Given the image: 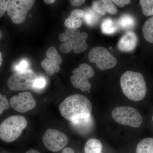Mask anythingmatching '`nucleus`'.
<instances>
[{
	"mask_svg": "<svg viewBox=\"0 0 153 153\" xmlns=\"http://www.w3.org/2000/svg\"><path fill=\"white\" fill-rule=\"evenodd\" d=\"M92 106L89 100L81 94H72L66 97L59 106L61 115L69 121L91 117Z\"/></svg>",
	"mask_w": 153,
	"mask_h": 153,
	"instance_id": "nucleus-1",
	"label": "nucleus"
},
{
	"mask_svg": "<svg viewBox=\"0 0 153 153\" xmlns=\"http://www.w3.org/2000/svg\"><path fill=\"white\" fill-rule=\"evenodd\" d=\"M120 83L124 94L130 100L139 101L145 98L147 92L146 85L141 73L126 71L121 76Z\"/></svg>",
	"mask_w": 153,
	"mask_h": 153,
	"instance_id": "nucleus-2",
	"label": "nucleus"
},
{
	"mask_svg": "<svg viewBox=\"0 0 153 153\" xmlns=\"http://www.w3.org/2000/svg\"><path fill=\"white\" fill-rule=\"evenodd\" d=\"M87 38L85 32L81 33L78 29L67 28L65 33H61L59 36V40L63 43L60 45V50L65 54L69 53L71 50L76 54L84 52L88 47Z\"/></svg>",
	"mask_w": 153,
	"mask_h": 153,
	"instance_id": "nucleus-3",
	"label": "nucleus"
},
{
	"mask_svg": "<svg viewBox=\"0 0 153 153\" xmlns=\"http://www.w3.org/2000/svg\"><path fill=\"white\" fill-rule=\"evenodd\" d=\"M27 126L26 118L20 115H13L6 118L0 125V138L6 143L16 140Z\"/></svg>",
	"mask_w": 153,
	"mask_h": 153,
	"instance_id": "nucleus-4",
	"label": "nucleus"
},
{
	"mask_svg": "<svg viewBox=\"0 0 153 153\" xmlns=\"http://www.w3.org/2000/svg\"><path fill=\"white\" fill-rule=\"evenodd\" d=\"M111 116L117 123L133 128L139 127L143 121L140 112L135 108L128 106L116 107L112 110Z\"/></svg>",
	"mask_w": 153,
	"mask_h": 153,
	"instance_id": "nucleus-5",
	"label": "nucleus"
},
{
	"mask_svg": "<svg viewBox=\"0 0 153 153\" xmlns=\"http://www.w3.org/2000/svg\"><path fill=\"white\" fill-rule=\"evenodd\" d=\"M37 78L35 72L27 69L11 75L8 79V87L13 91L31 90L34 89V83Z\"/></svg>",
	"mask_w": 153,
	"mask_h": 153,
	"instance_id": "nucleus-6",
	"label": "nucleus"
},
{
	"mask_svg": "<svg viewBox=\"0 0 153 153\" xmlns=\"http://www.w3.org/2000/svg\"><path fill=\"white\" fill-rule=\"evenodd\" d=\"M89 61L96 64L97 67L102 71L114 67L117 64L116 58L106 48L102 47H94L88 54Z\"/></svg>",
	"mask_w": 153,
	"mask_h": 153,
	"instance_id": "nucleus-7",
	"label": "nucleus"
},
{
	"mask_svg": "<svg viewBox=\"0 0 153 153\" xmlns=\"http://www.w3.org/2000/svg\"><path fill=\"white\" fill-rule=\"evenodd\" d=\"M72 72L73 75L70 80L73 87L90 93L91 85L88 79L94 75L93 68L86 63H82L78 68H74Z\"/></svg>",
	"mask_w": 153,
	"mask_h": 153,
	"instance_id": "nucleus-8",
	"label": "nucleus"
},
{
	"mask_svg": "<svg viewBox=\"0 0 153 153\" xmlns=\"http://www.w3.org/2000/svg\"><path fill=\"white\" fill-rule=\"evenodd\" d=\"M34 0H11L7 13L14 24L19 25L25 22L28 12L33 7Z\"/></svg>",
	"mask_w": 153,
	"mask_h": 153,
	"instance_id": "nucleus-9",
	"label": "nucleus"
},
{
	"mask_svg": "<svg viewBox=\"0 0 153 153\" xmlns=\"http://www.w3.org/2000/svg\"><path fill=\"white\" fill-rule=\"evenodd\" d=\"M43 143L48 150L57 152L63 149L68 142L66 134L54 128L46 130L42 137Z\"/></svg>",
	"mask_w": 153,
	"mask_h": 153,
	"instance_id": "nucleus-10",
	"label": "nucleus"
},
{
	"mask_svg": "<svg viewBox=\"0 0 153 153\" xmlns=\"http://www.w3.org/2000/svg\"><path fill=\"white\" fill-rule=\"evenodd\" d=\"M10 105L16 111L25 113L34 109L36 106V102L32 94L26 91L12 97Z\"/></svg>",
	"mask_w": 153,
	"mask_h": 153,
	"instance_id": "nucleus-11",
	"label": "nucleus"
},
{
	"mask_svg": "<svg viewBox=\"0 0 153 153\" xmlns=\"http://www.w3.org/2000/svg\"><path fill=\"white\" fill-rule=\"evenodd\" d=\"M47 57L42 60L41 66L48 76H53L60 71L62 59L55 47H49L46 52Z\"/></svg>",
	"mask_w": 153,
	"mask_h": 153,
	"instance_id": "nucleus-12",
	"label": "nucleus"
},
{
	"mask_svg": "<svg viewBox=\"0 0 153 153\" xmlns=\"http://www.w3.org/2000/svg\"><path fill=\"white\" fill-rule=\"evenodd\" d=\"M137 42L138 38L135 33L132 31H128L120 38L117 47L121 52H132L135 49Z\"/></svg>",
	"mask_w": 153,
	"mask_h": 153,
	"instance_id": "nucleus-13",
	"label": "nucleus"
},
{
	"mask_svg": "<svg viewBox=\"0 0 153 153\" xmlns=\"http://www.w3.org/2000/svg\"><path fill=\"white\" fill-rule=\"evenodd\" d=\"M92 7L94 10L101 16H104L106 13L115 15L117 12V9L112 1L110 0L94 1Z\"/></svg>",
	"mask_w": 153,
	"mask_h": 153,
	"instance_id": "nucleus-14",
	"label": "nucleus"
},
{
	"mask_svg": "<svg viewBox=\"0 0 153 153\" xmlns=\"http://www.w3.org/2000/svg\"><path fill=\"white\" fill-rule=\"evenodd\" d=\"M84 16V12L79 9L71 11L70 16L65 21V26L68 29H78L82 24L81 19Z\"/></svg>",
	"mask_w": 153,
	"mask_h": 153,
	"instance_id": "nucleus-15",
	"label": "nucleus"
},
{
	"mask_svg": "<svg viewBox=\"0 0 153 153\" xmlns=\"http://www.w3.org/2000/svg\"><path fill=\"white\" fill-rule=\"evenodd\" d=\"M102 144L99 140L91 138L88 140L84 146L85 153H101Z\"/></svg>",
	"mask_w": 153,
	"mask_h": 153,
	"instance_id": "nucleus-16",
	"label": "nucleus"
},
{
	"mask_svg": "<svg viewBox=\"0 0 153 153\" xmlns=\"http://www.w3.org/2000/svg\"><path fill=\"white\" fill-rule=\"evenodd\" d=\"M143 36L145 40L153 44V16L147 19L143 25Z\"/></svg>",
	"mask_w": 153,
	"mask_h": 153,
	"instance_id": "nucleus-17",
	"label": "nucleus"
},
{
	"mask_svg": "<svg viewBox=\"0 0 153 153\" xmlns=\"http://www.w3.org/2000/svg\"><path fill=\"white\" fill-rule=\"evenodd\" d=\"M136 153H153V138L147 137L140 142Z\"/></svg>",
	"mask_w": 153,
	"mask_h": 153,
	"instance_id": "nucleus-18",
	"label": "nucleus"
},
{
	"mask_svg": "<svg viewBox=\"0 0 153 153\" xmlns=\"http://www.w3.org/2000/svg\"><path fill=\"white\" fill-rule=\"evenodd\" d=\"M71 122L75 128L80 131H85L90 128L92 125V118L91 116L87 118L79 119Z\"/></svg>",
	"mask_w": 153,
	"mask_h": 153,
	"instance_id": "nucleus-19",
	"label": "nucleus"
},
{
	"mask_svg": "<svg viewBox=\"0 0 153 153\" xmlns=\"http://www.w3.org/2000/svg\"><path fill=\"white\" fill-rule=\"evenodd\" d=\"M99 18V14L94 10L93 9H87L84 12L83 19L88 26L95 25L98 22Z\"/></svg>",
	"mask_w": 153,
	"mask_h": 153,
	"instance_id": "nucleus-20",
	"label": "nucleus"
},
{
	"mask_svg": "<svg viewBox=\"0 0 153 153\" xmlns=\"http://www.w3.org/2000/svg\"><path fill=\"white\" fill-rule=\"evenodd\" d=\"M101 30L102 33L107 35H111L117 30L116 25L112 19L107 18L102 23Z\"/></svg>",
	"mask_w": 153,
	"mask_h": 153,
	"instance_id": "nucleus-21",
	"label": "nucleus"
},
{
	"mask_svg": "<svg viewBox=\"0 0 153 153\" xmlns=\"http://www.w3.org/2000/svg\"><path fill=\"white\" fill-rule=\"evenodd\" d=\"M135 21L133 17L130 15H125L121 17L119 24L123 29H129L133 27Z\"/></svg>",
	"mask_w": 153,
	"mask_h": 153,
	"instance_id": "nucleus-22",
	"label": "nucleus"
},
{
	"mask_svg": "<svg viewBox=\"0 0 153 153\" xmlns=\"http://www.w3.org/2000/svg\"><path fill=\"white\" fill-rule=\"evenodd\" d=\"M140 5L143 14L146 16H153V0H140Z\"/></svg>",
	"mask_w": 153,
	"mask_h": 153,
	"instance_id": "nucleus-23",
	"label": "nucleus"
},
{
	"mask_svg": "<svg viewBox=\"0 0 153 153\" xmlns=\"http://www.w3.org/2000/svg\"><path fill=\"white\" fill-rule=\"evenodd\" d=\"M29 63L27 60L23 59L15 65L14 68L18 72H22L27 70V68L29 67Z\"/></svg>",
	"mask_w": 153,
	"mask_h": 153,
	"instance_id": "nucleus-24",
	"label": "nucleus"
},
{
	"mask_svg": "<svg viewBox=\"0 0 153 153\" xmlns=\"http://www.w3.org/2000/svg\"><path fill=\"white\" fill-rule=\"evenodd\" d=\"M47 81L46 79L43 76L38 77L36 82L34 83V89L37 90L42 89L46 86Z\"/></svg>",
	"mask_w": 153,
	"mask_h": 153,
	"instance_id": "nucleus-25",
	"label": "nucleus"
},
{
	"mask_svg": "<svg viewBox=\"0 0 153 153\" xmlns=\"http://www.w3.org/2000/svg\"><path fill=\"white\" fill-rule=\"evenodd\" d=\"M10 107V104L5 97L0 94V114H2L4 111Z\"/></svg>",
	"mask_w": 153,
	"mask_h": 153,
	"instance_id": "nucleus-26",
	"label": "nucleus"
},
{
	"mask_svg": "<svg viewBox=\"0 0 153 153\" xmlns=\"http://www.w3.org/2000/svg\"><path fill=\"white\" fill-rule=\"evenodd\" d=\"M10 1L7 0H1L0 1V17H1L4 14L5 12L7 10L8 5Z\"/></svg>",
	"mask_w": 153,
	"mask_h": 153,
	"instance_id": "nucleus-27",
	"label": "nucleus"
},
{
	"mask_svg": "<svg viewBox=\"0 0 153 153\" xmlns=\"http://www.w3.org/2000/svg\"><path fill=\"white\" fill-rule=\"evenodd\" d=\"M113 2L119 7H123L126 5H128L131 2L130 0H113Z\"/></svg>",
	"mask_w": 153,
	"mask_h": 153,
	"instance_id": "nucleus-28",
	"label": "nucleus"
},
{
	"mask_svg": "<svg viewBox=\"0 0 153 153\" xmlns=\"http://www.w3.org/2000/svg\"><path fill=\"white\" fill-rule=\"evenodd\" d=\"M85 2L84 0H71L70 1V4L74 7H79L82 5Z\"/></svg>",
	"mask_w": 153,
	"mask_h": 153,
	"instance_id": "nucleus-29",
	"label": "nucleus"
},
{
	"mask_svg": "<svg viewBox=\"0 0 153 153\" xmlns=\"http://www.w3.org/2000/svg\"><path fill=\"white\" fill-rule=\"evenodd\" d=\"M62 153H74L73 149L71 148H66L63 150Z\"/></svg>",
	"mask_w": 153,
	"mask_h": 153,
	"instance_id": "nucleus-30",
	"label": "nucleus"
},
{
	"mask_svg": "<svg viewBox=\"0 0 153 153\" xmlns=\"http://www.w3.org/2000/svg\"><path fill=\"white\" fill-rule=\"evenodd\" d=\"M44 1L47 4H53L55 1V0H44Z\"/></svg>",
	"mask_w": 153,
	"mask_h": 153,
	"instance_id": "nucleus-31",
	"label": "nucleus"
},
{
	"mask_svg": "<svg viewBox=\"0 0 153 153\" xmlns=\"http://www.w3.org/2000/svg\"><path fill=\"white\" fill-rule=\"evenodd\" d=\"M25 153H41L39 152L38 151L35 150L34 149L30 150L28 151L27 152H26Z\"/></svg>",
	"mask_w": 153,
	"mask_h": 153,
	"instance_id": "nucleus-32",
	"label": "nucleus"
},
{
	"mask_svg": "<svg viewBox=\"0 0 153 153\" xmlns=\"http://www.w3.org/2000/svg\"><path fill=\"white\" fill-rule=\"evenodd\" d=\"M2 62V58L1 53H0V65H1Z\"/></svg>",
	"mask_w": 153,
	"mask_h": 153,
	"instance_id": "nucleus-33",
	"label": "nucleus"
},
{
	"mask_svg": "<svg viewBox=\"0 0 153 153\" xmlns=\"http://www.w3.org/2000/svg\"><path fill=\"white\" fill-rule=\"evenodd\" d=\"M1 36H2V35H1Z\"/></svg>",
	"mask_w": 153,
	"mask_h": 153,
	"instance_id": "nucleus-34",
	"label": "nucleus"
},
{
	"mask_svg": "<svg viewBox=\"0 0 153 153\" xmlns=\"http://www.w3.org/2000/svg\"><path fill=\"white\" fill-rule=\"evenodd\" d=\"M152 120L153 123V115L152 117Z\"/></svg>",
	"mask_w": 153,
	"mask_h": 153,
	"instance_id": "nucleus-35",
	"label": "nucleus"
},
{
	"mask_svg": "<svg viewBox=\"0 0 153 153\" xmlns=\"http://www.w3.org/2000/svg\"><path fill=\"white\" fill-rule=\"evenodd\" d=\"M110 49H112V48H111V47H110Z\"/></svg>",
	"mask_w": 153,
	"mask_h": 153,
	"instance_id": "nucleus-36",
	"label": "nucleus"
}]
</instances>
